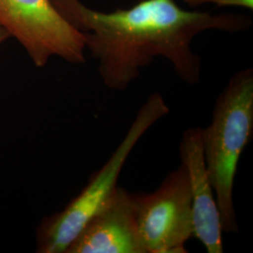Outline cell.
<instances>
[{"label":"cell","instance_id":"7a4b0ae2","mask_svg":"<svg viewBox=\"0 0 253 253\" xmlns=\"http://www.w3.org/2000/svg\"><path fill=\"white\" fill-rule=\"evenodd\" d=\"M253 136V70H241L217 96L212 119L201 127V145L216 195L223 233L239 231L234 186L240 158Z\"/></svg>","mask_w":253,"mask_h":253},{"label":"cell","instance_id":"ba28073f","mask_svg":"<svg viewBox=\"0 0 253 253\" xmlns=\"http://www.w3.org/2000/svg\"><path fill=\"white\" fill-rule=\"evenodd\" d=\"M190 8H196L206 4H215L217 7H238L253 9V0H183Z\"/></svg>","mask_w":253,"mask_h":253},{"label":"cell","instance_id":"277c9868","mask_svg":"<svg viewBox=\"0 0 253 253\" xmlns=\"http://www.w3.org/2000/svg\"><path fill=\"white\" fill-rule=\"evenodd\" d=\"M0 26L18 41L37 68L53 56L71 64L85 62L84 34L51 0H0Z\"/></svg>","mask_w":253,"mask_h":253},{"label":"cell","instance_id":"8992f818","mask_svg":"<svg viewBox=\"0 0 253 253\" xmlns=\"http://www.w3.org/2000/svg\"><path fill=\"white\" fill-rule=\"evenodd\" d=\"M67 253H146L139 233L133 193L118 186Z\"/></svg>","mask_w":253,"mask_h":253},{"label":"cell","instance_id":"6da1fadb","mask_svg":"<svg viewBox=\"0 0 253 253\" xmlns=\"http://www.w3.org/2000/svg\"><path fill=\"white\" fill-rule=\"evenodd\" d=\"M51 1L84 34L85 49L112 90H126L157 57L168 60L182 81L197 84L201 57L192 49L194 38L208 30L242 32L253 24L241 14L183 9L174 0H141L112 12L91 9L80 0Z\"/></svg>","mask_w":253,"mask_h":253},{"label":"cell","instance_id":"9c48e42d","mask_svg":"<svg viewBox=\"0 0 253 253\" xmlns=\"http://www.w3.org/2000/svg\"><path fill=\"white\" fill-rule=\"evenodd\" d=\"M9 38L11 37L9 35V32L2 26H0V44H2L4 42L9 40Z\"/></svg>","mask_w":253,"mask_h":253},{"label":"cell","instance_id":"3957f363","mask_svg":"<svg viewBox=\"0 0 253 253\" xmlns=\"http://www.w3.org/2000/svg\"><path fill=\"white\" fill-rule=\"evenodd\" d=\"M169 113L170 108L160 93L148 97L105 164L92 173L85 187L61 211L42 219L37 230V253H67L91 217L117 189L120 172L137 143Z\"/></svg>","mask_w":253,"mask_h":253},{"label":"cell","instance_id":"5b68a950","mask_svg":"<svg viewBox=\"0 0 253 253\" xmlns=\"http://www.w3.org/2000/svg\"><path fill=\"white\" fill-rule=\"evenodd\" d=\"M139 233L146 253H186L193 237L190 181L181 163L150 193H133Z\"/></svg>","mask_w":253,"mask_h":253},{"label":"cell","instance_id":"52a82bcc","mask_svg":"<svg viewBox=\"0 0 253 253\" xmlns=\"http://www.w3.org/2000/svg\"><path fill=\"white\" fill-rule=\"evenodd\" d=\"M179 154L190 181L193 237L199 240L208 253H222L220 214L204 161L200 126L187 128L183 132Z\"/></svg>","mask_w":253,"mask_h":253}]
</instances>
